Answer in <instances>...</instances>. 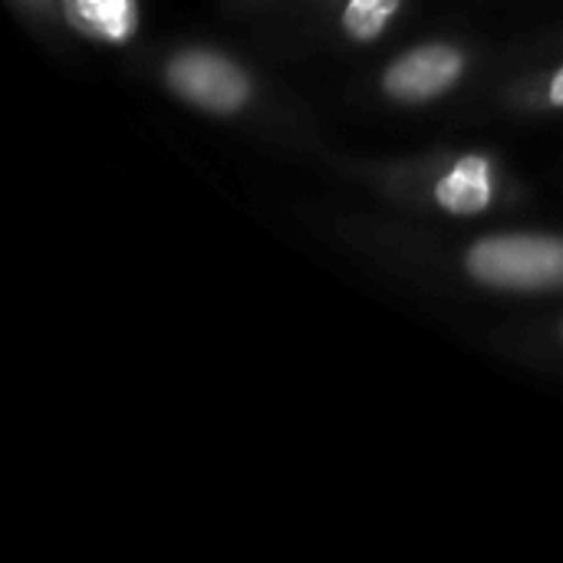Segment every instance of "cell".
<instances>
[{
  "mask_svg": "<svg viewBox=\"0 0 563 563\" xmlns=\"http://www.w3.org/2000/svg\"><path fill=\"white\" fill-rule=\"evenodd\" d=\"M465 267L478 284L498 290H554L563 287V238L498 234L468 247Z\"/></svg>",
  "mask_w": 563,
  "mask_h": 563,
  "instance_id": "1",
  "label": "cell"
},
{
  "mask_svg": "<svg viewBox=\"0 0 563 563\" xmlns=\"http://www.w3.org/2000/svg\"><path fill=\"white\" fill-rule=\"evenodd\" d=\"M165 79L175 96H181L185 102H191L198 109L218 112V115L238 112L251 99V79L244 76V69L211 49L178 53L168 63Z\"/></svg>",
  "mask_w": 563,
  "mask_h": 563,
  "instance_id": "2",
  "label": "cell"
},
{
  "mask_svg": "<svg viewBox=\"0 0 563 563\" xmlns=\"http://www.w3.org/2000/svg\"><path fill=\"white\" fill-rule=\"evenodd\" d=\"M465 73V56L449 43H426L389 63L383 89L396 102H429L445 96Z\"/></svg>",
  "mask_w": 563,
  "mask_h": 563,
  "instance_id": "3",
  "label": "cell"
},
{
  "mask_svg": "<svg viewBox=\"0 0 563 563\" xmlns=\"http://www.w3.org/2000/svg\"><path fill=\"white\" fill-rule=\"evenodd\" d=\"M435 201L449 214L468 218L492 205V165L482 155H465L435 185Z\"/></svg>",
  "mask_w": 563,
  "mask_h": 563,
  "instance_id": "4",
  "label": "cell"
},
{
  "mask_svg": "<svg viewBox=\"0 0 563 563\" xmlns=\"http://www.w3.org/2000/svg\"><path fill=\"white\" fill-rule=\"evenodd\" d=\"M66 20L79 33L109 43H125L139 26L135 0H66Z\"/></svg>",
  "mask_w": 563,
  "mask_h": 563,
  "instance_id": "5",
  "label": "cell"
},
{
  "mask_svg": "<svg viewBox=\"0 0 563 563\" xmlns=\"http://www.w3.org/2000/svg\"><path fill=\"white\" fill-rule=\"evenodd\" d=\"M399 3L402 0H346V7H343L346 36L356 40V43L376 40L389 26V20L396 16Z\"/></svg>",
  "mask_w": 563,
  "mask_h": 563,
  "instance_id": "6",
  "label": "cell"
},
{
  "mask_svg": "<svg viewBox=\"0 0 563 563\" xmlns=\"http://www.w3.org/2000/svg\"><path fill=\"white\" fill-rule=\"evenodd\" d=\"M548 99L551 106H563V66L551 76V86H548Z\"/></svg>",
  "mask_w": 563,
  "mask_h": 563,
  "instance_id": "7",
  "label": "cell"
},
{
  "mask_svg": "<svg viewBox=\"0 0 563 563\" xmlns=\"http://www.w3.org/2000/svg\"><path fill=\"white\" fill-rule=\"evenodd\" d=\"M561 333H563V327H561Z\"/></svg>",
  "mask_w": 563,
  "mask_h": 563,
  "instance_id": "8",
  "label": "cell"
}]
</instances>
